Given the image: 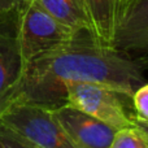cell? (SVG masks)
Masks as SVG:
<instances>
[{
  "label": "cell",
  "mask_w": 148,
  "mask_h": 148,
  "mask_svg": "<svg viewBox=\"0 0 148 148\" xmlns=\"http://www.w3.org/2000/svg\"><path fill=\"white\" fill-rule=\"evenodd\" d=\"M148 65L107 46L92 30L74 33L66 44L36 57L25 65L14 103L55 109L65 104L64 86L70 82L107 84L133 96L147 82Z\"/></svg>",
  "instance_id": "cell-1"
},
{
  "label": "cell",
  "mask_w": 148,
  "mask_h": 148,
  "mask_svg": "<svg viewBox=\"0 0 148 148\" xmlns=\"http://www.w3.org/2000/svg\"><path fill=\"white\" fill-rule=\"evenodd\" d=\"M65 104L99 120L114 130L133 125L127 112L131 97L107 84L95 82H70L64 86Z\"/></svg>",
  "instance_id": "cell-2"
},
{
  "label": "cell",
  "mask_w": 148,
  "mask_h": 148,
  "mask_svg": "<svg viewBox=\"0 0 148 148\" xmlns=\"http://www.w3.org/2000/svg\"><path fill=\"white\" fill-rule=\"evenodd\" d=\"M74 33L75 30L57 21L36 0H26L20 8L18 39L25 65L66 44Z\"/></svg>",
  "instance_id": "cell-3"
},
{
  "label": "cell",
  "mask_w": 148,
  "mask_h": 148,
  "mask_svg": "<svg viewBox=\"0 0 148 148\" xmlns=\"http://www.w3.org/2000/svg\"><path fill=\"white\" fill-rule=\"evenodd\" d=\"M0 122L36 148H75L51 109L44 107L14 103L0 116Z\"/></svg>",
  "instance_id": "cell-4"
},
{
  "label": "cell",
  "mask_w": 148,
  "mask_h": 148,
  "mask_svg": "<svg viewBox=\"0 0 148 148\" xmlns=\"http://www.w3.org/2000/svg\"><path fill=\"white\" fill-rule=\"evenodd\" d=\"M18 25L20 8L0 13V116L13 104L25 72Z\"/></svg>",
  "instance_id": "cell-5"
},
{
  "label": "cell",
  "mask_w": 148,
  "mask_h": 148,
  "mask_svg": "<svg viewBox=\"0 0 148 148\" xmlns=\"http://www.w3.org/2000/svg\"><path fill=\"white\" fill-rule=\"evenodd\" d=\"M75 148H109L117 130L99 120L64 104L51 109Z\"/></svg>",
  "instance_id": "cell-6"
},
{
  "label": "cell",
  "mask_w": 148,
  "mask_h": 148,
  "mask_svg": "<svg viewBox=\"0 0 148 148\" xmlns=\"http://www.w3.org/2000/svg\"><path fill=\"white\" fill-rule=\"evenodd\" d=\"M112 47L148 65V0H139L118 22Z\"/></svg>",
  "instance_id": "cell-7"
},
{
  "label": "cell",
  "mask_w": 148,
  "mask_h": 148,
  "mask_svg": "<svg viewBox=\"0 0 148 148\" xmlns=\"http://www.w3.org/2000/svg\"><path fill=\"white\" fill-rule=\"evenodd\" d=\"M49 14L73 30H92L84 0H36Z\"/></svg>",
  "instance_id": "cell-8"
},
{
  "label": "cell",
  "mask_w": 148,
  "mask_h": 148,
  "mask_svg": "<svg viewBox=\"0 0 148 148\" xmlns=\"http://www.w3.org/2000/svg\"><path fill=\"white\" fill-rule=\"evenodd\" d=\"M94 33L100 42L112 47L116 33L114 0H84Z\"/></svg>",
  "instance_id": "cell-9"
},
{
  "label": "cell",
  "mask_w": 148,
  "mask_h": 148,
  "mask_svg": "<svg viewBox=\"0 0 148 148\" xmlns=\"http://www.w3.org/2000/svg\"><path fill=\"white\" fill-rule=\"evenodd\" d=\"M109 148H148V136L133 120L131 126L116 131Z\"/></svg>",
  "instance_id": "cell-10"
},
{
  "label": "cell",
  "mask_w": 148,
  "mask_h": 148,
  "mask_svg": "<svg viewBox=\"0 0 148 148\" xmlns=\"http://www.w3.org/2000/svg\"><path fill=\"white\" fill-rule=\"evenodd\" d=\"M133 117L136 121L148 125V82L135 90L131 96Z\"/></svg>",
  "instance_id": "cell-11"
},
{
  "label": "cell",
  "mask_w": 148,
  "mask_h": 148,
  "mask_svg": "<svg viewBox=\"0 0 148 148\" xmlns=\"http://www.w3.org/2000/svg\"><path fill=\"white\" fill-rule=\"evenodd\" d=\"M0 144L3 148H36L23 136L18 135L1 122H0Z\"/></svg>",
  "instance_id": "cell-12"
},
{
  "label": "cell",
  "mask_w": 148,
  "mask_h": 148,
  "mask_svg": "<svg viewBox=\"0 0 148 148\" xmlns=\"http://www.w3.org/2000/svg\"><path fill=\"white\" fill-rule=\"evenodd\" d=\"M139 0H114V16H116V27L118 22L126 16V13L138 3Z\"/></svg>",
  "instance_id": "cell-13"
},
{
  "label": "cell",
  "mask_w": 148,
  "mask_h": 148,
  "mask_svg": "<svg viewBox=\"0 0 148 148\" xmlns=\"http://www.w3.org/2000/svg\"><path fill=\"white\" fill-rule=\"evenodd\" d=\"M26 0H0V13L21 8Z\"/></svg>",
  "instance_id": "cell-14"
},
{
  "label": "cell",
  "mask_w": 148,
  "mask_h": 148,
  "mask_svg": "<svg viewBox=\"0 0 148 148\" xmlns=\"http://www.w3.org/2000/svg\"><path fill=\"white\" fill-rule=\"evenodd\" d=\"M133 120H134V122H135L136 125H139L142 129H143L144 131H146V134H147V136H148V125H146V123H142V122H139V121H136L134 117H133Z\"/></svg>",
  "instance_id": "cell-15"
},
{
  "label": "cell",
  "mask_w": 148,
  "mask_h": 148,
  "mask_svg": "<svg viewBox=\"0 0 148 148\" xmlns=\"http://www.w3.org/2000/svg\"><path fill=\"white\" fill-rule=\"evenodd\" d=\"M0 148H3V147H1V144H0Z\"/></svg>",
  "instance_id": "cell-16"
}]
</instances>
